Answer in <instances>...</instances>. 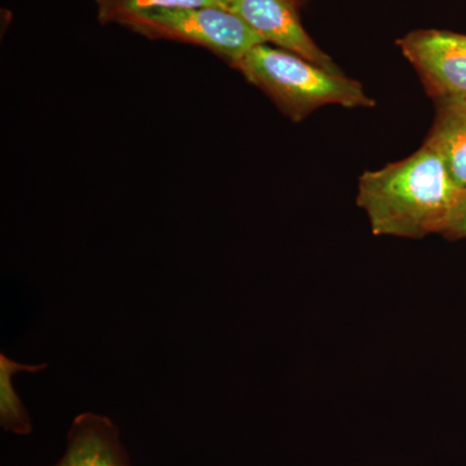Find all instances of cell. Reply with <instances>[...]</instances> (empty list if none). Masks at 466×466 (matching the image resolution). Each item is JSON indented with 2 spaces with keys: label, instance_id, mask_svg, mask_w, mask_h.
<instances>
[{
  "label": "cell",
  "instance_id": "3",
  "mask_svg": "<svg viewBox=\"0 0 466 466\" xmlns=\"http://www.w3.org/2000/svg\"><path fill=\"white\" fill-rule=\"evenodd\" d=\"M122 26L152 41L198 46L231 67L265 43L238 15L216 5L155 9L137 15Z\"/></svg>",
  "mask_w": 466,
  "mask_h": 466
},
{
  "label": "cell",
  "instance_id": "9",
  "mask_svg": "<svg viewBox=\"0 0 466 466\" xmlns=\"http://www.w3.org/2000/svg\"><path fill=\"white\" fill-rule=\"evenodd\" d=\"M96 17L101 25H124L143 12L155 9L196 8L216 5L228 8L229 0H95Z\"/></svg>",
  "mask_w": 466,
  "mask_h": 466
},
{
  "label": "cell",
  "instance_id": "5",
  "mask_svg": "<svg viewBox=\"0 0 466 466\" xmlns=\"http://www.w3.org/2000/svg\"><path fill=\"white\" fill-rule=\"evenodd\" d=\"M228 9L267 45L299 55L329 72L343 73L302 25L296 0H229Z\"/></svg>",
  "mask_w": 466,
  "mask_h": 466
},
{
  "label": "cell",
  "instance_id": "4",
  "mask_svg": "<svg viewBox=\"0 0 466 466\" xmlns=\"http://www.w3.org/2000/svg\"><path fill=\"white\" fill-rule=\"evenodd\" d=\"M397 45L434 103L466 99V34L419 29Z\"/></svg>",
  "mask_w": 466,
  "mask_h": 466
},
{
  "label": "cell",
  "instance_id": "11",
  "mask_svg": "<svg viewBox=\"0 0 466 466\" xmlns=\"http://www.w3.org/2000/svg\"><path fill=\"white\" fill-rule=\"evenodd\" d=\"M296 2H297V5H299V7L302 8L303 5H306V3L309 2V0H296Z\"/></svg>",
  "mask_w": 466,
  "mask_h": 466
},
{
  "label": "cell",
  "instance_id": "6",
  "mask_svg": "<svg viewBox=\"0 0 466 466\" xmlns=\"http://www.w3.org/2000/svg\"><path fill=\"white\" fill-rule=\"evenodd\" d=\"M54 466H131L118 426L104 415L76 416L66 434V452Z\"/></svg>",
  "mask_w": 466,
  "mask_h": 466
},
{
  "label": "cell",
  "instance_id": "7",
  "mask_svg": "<svg viewBox=\"0 0 466 466\" xmlns=\"http://www.w3.org/2000/svg\"><path fill=\"white\" fill-rule=\"evenodd\" d=\"M441 156L451 177L466 188V99L435 101V116L426 137Z\"/></svg>",
  "mask_w": 466,
  "mask_h": 466
},
{
  "label": "cell",
  "instance_id": "10",
  "mask_svg": "<svg viewBox=\"0 0 466 466\" xmlns=\"http://www.w3.org/2000/svg\"><path fill=\"white\" fill-rule=\"evenodd\" d=\"M441 235L444 238H449V240L466 238V188L460 196L458 204L453 208L452 213H451L446 226L441 229Z\"/></svg>",
  "mask_w": 466,
  "mask_h": 466
},
{
  "label": "cell",
  "instance_id": "8",
  "mask_svg": "<svg viewBox=\"0 0 466 466\" xmlns=\"http://www.w3.org/2000/svg\"><path fill=\"white\" fill-rule=\"evenodd\" d=\"M48 367L47 363L23 364L0 355V426L3 431L16 435H29L33 431L32 420L14 385L18 373H38Z\"/></svg>",
  "mask_w": 466,
  "mask_h": 466
},
{
  "label": "cell",
  "instance_id": "1",
  "mask_svg": "<svg viewBox=\"0 0 466 466\" xmlns=\"http://www.w3.org/2000/svg\"><path fill=\"white\" fill-rule=\"evenodd\" d=\"M464 188L424 143L416 152L359 177L357 204L376 236L420 240L441 235Z\"/></svg>",
  "mask_w": 466,
  "mask_h": 466
},
{
  "label": "cell",
  "instance_id": "2",
  "mask_svg": "<svg viewBox=\"0 0 466 466\" xmlns=\"http://www.w3.org/2000/svg\"><path fill=\"white\" fill-rule=\"evenodd\" d=\"M268 97L294 124L327 106L372 108L363 85L345 73H334L308 58L274 46H256L232 67Z\"/></svg>",
  "mask_w": 466,
  "mask_h": 466
}]
</instances>
